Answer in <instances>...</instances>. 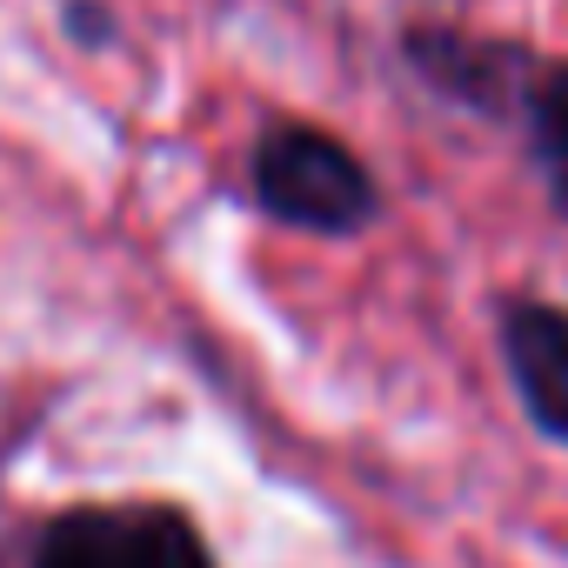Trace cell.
Listing matches in <instances>:
<instances>
[{
  "label": "cell",
  "instance_id": "cell-4",
  "mask_svg": "<svg viewBox=\"0 0 568 568\" xmlns=\"http://www.w3.org/2000/svg\"><path fill=\"white\" fill-rule=\"evenodd\" d=\"M495 348L528 428L568 448V308L541 295H508L495 308Z\"/></svg>",
  "mask_w": 568,
  "mask_h": 568
},
{
  "label": "cell",
  "instance_id": "cell-5",
  "mask_svg": "<svg viewBox=\"0 0 568 568\" xmlns=\"http://www.w3.org/2000/svg\"><path fill=\"white\" fill-rule=\"evenodd\" d=\"M521 128H528V154L548 181V201L568 214V61H541V74L521 101Z\"/></svg>",
  "mask_w": 568,
  "mask_h": 568
},
{
  "label": "cell",
  "instance_id": "cell-2",
  "mask_svg": "<svg viewBox=\"0 0 568 568\" xmlns=\"http://www.w3.org/2000/svg\"><path fill=\"white\" fill-rule=\"evenodd\" d=\"M34 568H214L181 508H74L61 515Z\"/></svg>",
  "mask_w": 568,
  "mask_h": 568
},
{
  "label": "cell",
  "instance_id": "cell-3",
  "mask_svg": "<svg viewBox=\"0 0 568 568\" xmlns=\"http://www.w3.org/2000/svg\"><path fill=\"white\" fill-rule=\"evenodd\" d=\"M408 68L428 81V94L468 108V114H515L541 74V61L515 41H488V34H462V28H408L402 34Z\"/></svg>",
  "mask_w": 568,
  "mask_h": 568
},
{
  "label": "cell",
  "instance_id": "cell-1",
  "mask_svg": "<svg viewBox=\"0 0 568 568\" xmlns=\"http://www.w3.org/2000/svg\"><path fill=\"white\" fill-rule=\"evenodd\" d=\"M254 207L281 227H302L322 241H348L362 227H375L382 214V187L368 174V161L335 141L328 128L308 121H281L254 141Z\"/></svg>",
  "mask_w": 568,
  "mask_h": 568
}]
</instances>
